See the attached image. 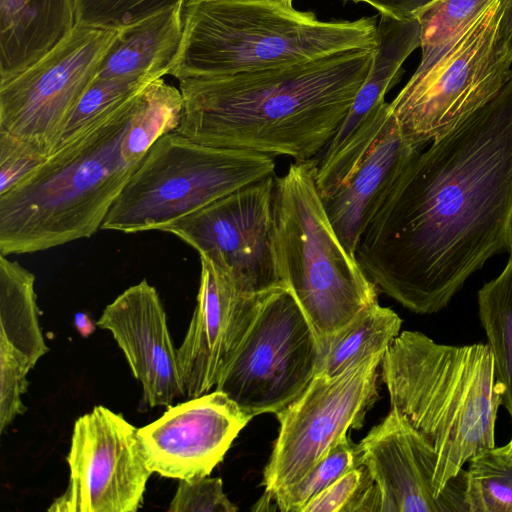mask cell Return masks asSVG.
<instances>
[{
    "instance_id": "obj_1",
    "label": "cell",
    "mask_w": 512,
    "mask_h": 512,
    "mask_svg": "<svg viewBox=\"0 0 512 512\" xmlns=\"http://www.w3.org/2000/svg\"><path fill=\"white\" fill-rule=\"evenodd\" d=\"M500 253L512 254V76L489 103L411 159L354 258L380 292L432 314Z\"/></svg>"
},
{
    "instance_id": "obj_2",
    "label": "cell",
    "mask_w": 512,
    "mask_h": 512,
    "mask_svg": "<svg viewBox=\"0 0 512 512\" xmlns=\"http://www.w3.org/2000/svg\"><path fill=\"white\" fill-rule=\"evenodd\" d=\"M375 48L289 65L179 80L174 132L196 143L314 159L338 131L371 68Z\"/></svg>"
},
{
    "instance_id": "obj_3",
    "label": "cell",
    "mask_w": 512,
    "mask_h": 512,
    "mask_svg": "<svg viewBox=\"0 0 512 512\" xmlns=\"http://www.w3.org/2000/svg\"><path fill=\"white\" fill-rule=\"evenodd\" d=\"M138 94L60 142L42 165L0 194V254L44 251L101 229L142 163L126 149Z\"/></svg>"
},
{
    "instance_id": "obj_4",
    "label": "cell",
    "mask_w": 512,
    "mask_h": 512,
    "mask_svg": "<svg viewBox=\"0 0 512 512\" xmlns=\"http://www.w3.org/2000/svg\"><path fill=\"white\" fill-rule=\"evenodd\" d=\"M382 381L396 409L438 455V496L474 456L495 447L502 405L488 344L436 343L418 331L400 333L381 362Z\"/></svg>"
},
{
    "instance_id": "obj_5",
    "label": "cell",
    "mask_w": 512,
    "mask_h": 512,
    "mask_svg": "<svg viewBox=\"0 0 512 512\" xmlns=\"http://www.w3.org/2000/svg\"><path fill=\"white\" fill-rule=\"evenodd\" d=\"M376 19L323 22L292 4L185 0L183 32L169 75L220 76L376 47Z\"/></svg>"
},
{
    "instance_id": "obj_6",
    "label": "cell",
    "mask_w": 512,
    "mask_h": 512,
    "mask_svg": "<svg viewBox=\"0 0 512 512\" xmlns=\"http://www.w3.org/2000/svg\"><path fill=\"white\" fill-rule=\"evenodd\" d=\"M318 160L295 161L275 178L273 222L283 283L319 344L378 302L377 288L342 246L323 206Z\"/></svg>"
},
{
    "instance_id": "obj_7",
    "label": "cell",
    "mask_w": 512,
    "mask_h": 512,
    "mask_svg": "<svg viewBox=\"0 0 512 512\" xmlns=\"http://www.w3.org/2000/svg\"><path fill=\"white\" fill-rule=\"evenodd\" d=\"M275 165L271 155L206 146L170 132L152 145L101 229L163 231L179 218L274 175Z\"/></svg>"
},
{
    "instance_id": "obj_8",
    "label": "cell",
    "mask_w": 512,
    "mask_h": 512,
    "mask_svg": "<svg viewBox=\"0 0 512 512\" xmlns=\"http://www.w3.org/2000/svg\"><path fill=\"white\" fill-rule=\"evenodd\" d=\"M494 0L426 75L409 80L389 103L403 136L419 148L448 134L489 103L512 76V57L498 37Z\"/></svg>"
},
{
    "instance_id": "obj_9",
    "label": "cell",
    "mask_w": 512,
    "mask_h": 512,
    "mask_svg": "<svg viewBox=\"0 0 512 512\" xmlns=\"http://www.w3.org/2000/svg\"><path fill=\"white\" fill-rule=\"evenodd\" d=\"M319 357L309 320L292 292L277 287L262 294L247 333L215 387L252 417L277 414L308 387Z\"/></svg>"
},
{
    "instance_id": "obj_10",
    "label": "cell",
    "mask_w": 512,
    "mask_h": 512,
    "mask_svg": "<svg viewBox=\"0 0 512 512\" xmlns=\"http://www.w3.org/2000/svg\"><path fill=\"white\" fill-rule=\"evenodd\" d=\"M384 354L369 356L345 371L316 374L302 394L278 412L280 424L263 471V497L256 510L298 483L345 436L362 427L378 399L377 370Z\"/></svg>"
},
{
    "instance_id": "obj_11",
    "label": "cell",
    "mask_w": 512,
    "mask_h": 512,
    "mask_svg": "<svg viewBox=\"0 0 512 512\" xmlns=\"http://www.w3.org/2000/svg\"><path fill=\"white\" fill-rule=\"evenodd\" d=\"M119 30L76 24L35 63L0 81V130L50 155Z\"/></svg>"
},
{
    "instance_id": "obj_12",
    "label": "cell",
    "mask_w": 512,
    "mask_h": 512,
    "mask_svg": "<svg viewBox=\"0 0 512 512\" xmlns=\"http://www.w3.org/2000/svg\"><path fill=\"white\" fill-rule=\"evenodd\" d=\"M138 428L122 414L95 406L73 428L65 492L51 512H135L152 474L140 449Z\"/></svg>"
},
{
    "instance_id": "obj_13",
    "label": "cell",
    "mask_w": 512,
    "mask_h": 512,
    "mask_svg": "<svg viewBox=\"0 0 512 512\" xmlns=\"http://www.w3.org/2000/svg\"><path fill=\"white\" fill-rule=\"evenodd\" d=\"M274 185V175L262 178L179 218L162 232L229 266L254 294L285 287L274 238Z\"/></svg>"
},
{
    "instance_id": "obj_14",
    "label": "cell",
    "mask_w": 512,
    "mask_h": 512,
    "mask_svg": "<svg viewBox=\"0 0 512 512\" xmlns=\"http://www.w3.org/2000/svg\"><path fill=\"white\" fill-rule=\"evenodd\" d=\"M196 307L178 348L184 394L190 399L215 387L247 333L262 294H254L233 270L201 253ZM264 294V293H263Z\"/></svg>"
},
{
    "instance_id": "obj_15",
    "label": "cell",
    "mask_w": 512,
    "mask_h": 512,
    "mask_svg": "<svg viewBox=\"0 0 512 512\" xmlns=\"http://www.w3.org/2000/svg\"><path fill=\"white\" fill-rule=\"evenodd\" d=\"M358 449L379 490L380 512H467L466 471L438 496L433 484L437 452L396 409L368 432Z\"/></svg>"
},
{
    "instance_id": "obj_16",
    "label": "cell",
    "mask_w": 512,
    "mask_h": 512,
    "mask_svg": "<svg viewBox=\"0 0 512 512\" xmlns=\"http://www.w3.org/2000/svg\"><path fill=\"white\" fill-rule=\"evenodd\" d=\"M253 417L215 389L169 406L138 428L141 452L152 473L174 479L209 476Z\"/></svg>"
},
{
    "instance_id": "obj_17",
    "label": "cell",
    "mask_w": 512,
    "mask_h": 512,
    "mask_svg": "<svg viewBox=\"0 0 512 512\" xmlns=\"http://www.w3.org/2000/svg\"><path fill=\"white\" fill-rule=\"evenodd\" d=\"M96 325L112 333L151 407H169L184 396L166 313L155 287L147 280L130 286L108 304Z\"/></svg>"
},
{
    "instance_id": "obj_18",
    "label": "cell",
    "mask_w": 512,
    "mask_h": 512,
    "mask_svg": "<svg viewBox=\"0 0 512 512\" xmlns=\"http://www.w3.org/2000/svg\"><path fill=\"white\" fill-rule=\"evenodd\" d=\"M421 150L403 136L391 112L358 164L330 195L321 198L339 241L352 257L366 226Z\"/></svg>"
},
{
    "instance_id": "obj_19",
    "label": "cell",
    "mask_w": 512,
    "mask_h": 512,
    "mask_svg": "<svg viewBox=\"0 0 512 512\" xmlns=\"http://www.w3.org/2000/svg\"><path fill=\"white\" fill-rule=\"evenodd\" d=\"M75 25L74 0H0V81L42 58Z\"/></svg>"
},
{
    "instance_id": "obj_20",
    "label": "cell",
    "mask_w": 512,
    "mask_h": 512,
    "mask_svg": "<svg viewBox=\"0 0 512 512\" xmlns=\"http://www.w3.org/2000/svg\"><path fill=\"white\" fill-rule=\"evenodd\" d=\"M420 46L421 26L417 18L396 19L381 15L376 25V48L370 71L348 114L318 160V167L329 164L385 102L384 96L396 82L402 64Z\"/></svg>"
},
{
    "instance_id": "obj_21",
    "label": "cell",
    "mask_w": 512,
    "mask_h": 512,
    "mask_svg": "<svg viewBox=\"0 0 512 512\" xmlns=\"http://www.w3.org/2000/svg\"><path fill=\"white\" fill-rule=\"evenodd\" d=\"M184 3L119 29L97 76L158 79L169 75L182 40Z\"/></svg>"
},
{
    "instance_id": "obj_22",
    "label": "cell",
    "mask_w": 512,
    "mask_h": 512,
    "mask_svg": "<svg viewBox=\"0 0 512 512\" xmlns=\"http://www.w3.org/2000/svg\"><path fill=\"white\" fill-rule=\"evenodd\" d=\"M401 318L378 302L360 312L332 337L319 344L320 357L316 374L333 376L361 360L385 354L399 335Z\"/></svg>"
},
{
    "instance_id": "obj_23",
    "label": "cell",
    "mask_w": 512,
    "mask_h": 512,
    "mask_svg": "<svg viewBox=\"0 0 512 512\" xmlns=\"http://www.w3.org/2000/svg\"><path fill=\"white\" fill-rule=\"evenodd\" d=\"M0 335L34 364L48 352L39 323L35 276L0 254Z\"/></svg>"
},
{
    "instance_id": "obj_24",
    "label": "cell",
    "mask_w": 512,
    "mask_h": 512,
    "mask_svg": "<svg viewBox=\"0 0 512 512\" xmlns=\"http://www.w3.org/2000/svg\"><path fill=\"white\" fill-rule=\"evenodd\" d=\"M478 310L502 390V405L512 418V254L501 274L479 290Z\"/></svg>"
},
{
    "instance_id": "obj_25",
    "label": "cell",
    "mask_w": 512,
    "mask_h": 512,
    "mask_svg": "<svg viewBox=\"0 0 512 512\" xmlns=\"http://www.w3.org/2000/svg\"><path fill=\"white\" fill-rule=\"evenodd\" d=\"M494 0H437L416 18L421 26V61L410 78L430 72Z\"/></svg>"
},
{
    "instance_id": "obj_26",
    "label": "cell",
    "mask_w": 512,
    "mask_h": 512,
    "mask_svg": "<svg viewBox=\"0 0 512 512\" xmlns=\"http://www.w3.org/2000/svg\"><path fill=\"white\" fill-rule=\"evenodd\" d=\"M468 462L467 512H512V450L493 447Z\"/></svg>"
},
{
    "instance_id": "obj_27",
    "label": "cell",
    "mask_w": 512,
    "mask_h": 512,
    "mask_svg": "<svg viewBox=\"0 0 512 512\" xmlns=\"http://www.w3.org/2000/svg\"><path fill=\"white\" fill-rule=\"evenodd\" d=\"M362 464L358 444L345 436L298 483L276 496L273 509L300 512L321 491L349 470Z\"/></svg>"
},
{
    "instance_id": "obj_28",
    "label": "cell",
    "mask_w": 512,
    "mask_h": 512,
    "mask_svg": "<svg viewBox=\"0 0 512 512\" xmlns=\"http://www.w3.org/2000/svg\"><path fill=\"white\" fill-rule=\"evenodd\" d=\"M381 497L367 467L349 470L312 498L300 512L380 511Z\"/></svg>"
},
{
    "instance_id": "obj_29",
    "label": "cell",
    "mask_w": 512,
    "mask_h": 512,
    "mask_svg": "<svg viewBox=\"0 0 512 512\" xmlns=\"http://www.w3.org/2000/svg\"><path fill=\"white\" fill-rule=\"evenodd\" d=\"M154 80L156 79L136 77L102 78L96 75L72 113L60 142L68 140Z\"/></svg>"
},
{
    "instance_id": "obj_30",
    "label": "cell",
    "mask_w": 512,
    "mask_h": 512,
    "mask_svg": "<svg viewBox=\"0 0 512 512\" xmlns=\"http://www.w3.org/2000/svg\"><path fill=\"white\" fill-rule=\"evenodd\" d=\"M185 0H74L76 24L122 29Z\"/></svg>"
},
{
    "instance_id": "obj_31",
    "label": "cell",
    "mask_w": 512,
    "mask_h": 512,
    "mask_svg": "<svg viewBox=\"0 0 512 512\" xmlns=\"http://www.w3.org/2000/svg\"><path fill=\"white\" fill-rule=\"evenodd\" d=\"M32 360L0 335V432L26 411L21 395L28 387L27 374Z\"/></svg>"
},
{
    "instance_id": "obj_32",
    "label": "cell",
    "mask_w": 512,
    "mask_h": 512,
    "mask_svg": "<svg viewBox=\"0 0 512 512\" xmlns=\"http://www.w3.org/2000/svg\"><path fill=\"white\" fill-rule=\"evenodd\" d=\"M238 508L223 491L221 478L180 479L169 512H235Z\"/></svg>"
},
{
    "instance_id": "obj_33",
    "label": "cell",
    "mask_w": 512,
    "mask_h": 512,
    "mask_svg": "<svg viewBox=\"0 0 512 512\" xmlns=\"http://www.w3.org/2000/svg\"><path fill=\"white\" fill-rule=\"evenodd\" d=\"M48 156L33 144L0 130V194L42 165Z\"/></svg>"
},
{
    "instance_id": "obj_34",
    "label": "cell",
    "mask_w": 512,
    "mask_h": 512,
    "mask_svg": "<svg viewBox=\"0 0 512 512\" xmlns=\"http://www.w3.org/2000/svg\"><path fill=\"white\" fill-rule=\"evenodd\" d=\"M354 3L364 2L378 10L381 15L396 19H411L437 0H343Z\"/></svg>"
},
{
    "instance_id": "obj_35",
    "label": "cell",
    "mask_w": 512,
    "mask_h": 512,
    "mask_svg": "<svg viewBox=\"0 0 512 512\" xmlns=\"http://www.w3.org/2000/svg\"><path fill=\"white\" fill-rule=\"evenodd\" d=\"M498 37L512 57V0H501Z\"/></svg>"
},
{
    "instance_id": "obj_36",
    "label": "cell",
    "mask_w": 512,
    "mask_h": 512,
    "mask_svg": "<svg viewBox=\"0 0 512 512\" xmlns=\"http://www.w3.org/2000/svg\"><path fill=\"white\" fill-rule=\"evenodd\" d=\"M74 323L77 331L83 337H88L95 330V326L93 325L88 315L82 312H79L75 315Z\"/></svg>"
},
{
    "instance_id": "obj_37",
    "label": "cell",
    "mask_w": 512,
    "mask_h": 512,
    "mask_svg": "<svg viewBox=\"0 0 512 512\" xmlns=\"http://www.w3.org/2000/svg\"><path fill=\"white\" fill-rule=\"evenodd\" d=\"M244 1H270V2H282L292 4V0H244Z\"/></svg>"
},
{
    "instance_id": "obj_38",
    "label": "cell",
    "mask_w": 512,
    "mask_h": 512,
    "mask_svg": "<svg viewBox=\"0 0 512 512\" xmlns=\"http://www.w3.org/2000/svg\"><path fill=\"white\" fill-rule=\"evenodd\" d=\"M506 445H507V447H508L510 450H512V438H511V440L509 441V443H508V444H506Z\"/></svg>"
}]
</instances>
